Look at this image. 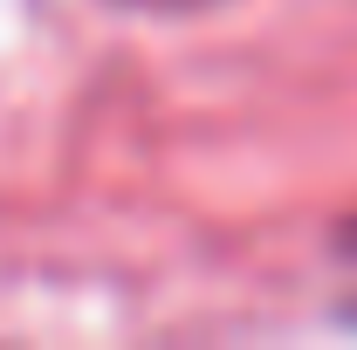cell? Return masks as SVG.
<instances>
[{"label":"cell","instance_id":"cell-1","mask_svg":"<svg viewBox=\"0 0 357 350\" xmlns=\"http://www.w3.org/2000/svg\"><path fill=\"white\" fill-rule=\"evenodd\" d=\"M117 7H137V14H199V7H220V0H117Z\"/></svg>","mask_w":357,"mask_h":350}]
</instances>
